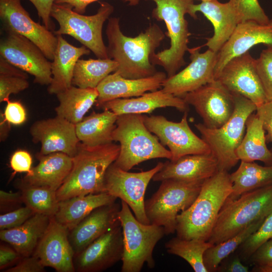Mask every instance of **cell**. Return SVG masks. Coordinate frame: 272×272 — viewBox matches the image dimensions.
Segmentation results:
<instances>
[{"mask_svg": "<svg viewBox=\"0 0 272 272\" xmlns=\"http://www.w3.org/2000/svg\"><path fill=\"white\" fill-rule=\"evenodd\" d=\"M32 158L28 151L24 150L15 151L11 156L10 160V167L13 170L11 178L17 173H30L32 168Z\"/></svg>", "mask_w": 272, "mask_h": 272, "instance_id": "44", "label": "cell"}, {"mask_svg": "<svg viewBox=\"0 0 272 272\" xmlns=\"http://www.w3.org/2000/svg\"><path fill=\"white\" fill-rule=\"evenodd\" d=\"M121 205L116 201L98 207L69 230V239L75 255L107 231L120 224L118 214Z\"/></svg>", "mask_w": 272, "mask_h": 272, "instance_id": "23", "label": "cell"}, {"mask_svg": "<svg viewBox=\"0 0 272 272\" xmlns=\"http://www.w3.org/2000/svg\"><path fill=\"white\" fill-rule=\"evenodd\" d=\"M0 117V140L1 142H3L7 139L9 135L11 124L5 119L3 113L2 112H1Z\"/></svg>", "mask_w": 272, "mask_h": 272, "instance_id": "55", "label": "cell"}, {"mask_svg": "<svg viewBox=\"0 0 272 272\" xmlns=\"http://www.w3.org/2000/svg\"><path fill=\"white\" fill-rule=\"evenodd\" d=\"M197 12L201 13L213 24L214 34L207 39L205 45L218 53L241 22L237 11L229 1L222 3L212 0L191 5L188 14L196 19Z\"/></svg>", "mask_w": 272, "mask_h": 272, "instance_id": "22", "label": "cell"}, {"mask_svg": "<svg viewBox=\"0 0 272 272\" xmlns=\"http://www.w3.org/2000/svg\"><path fill=\"white\" fill-rule=\"evenodd\" d=\"M216 80L231 93L245 97L257 107L268 101L257 73L256 59L249 51L229 60Z\"/></svg>", "mask_w": 272, "mask_h": 272, "instance_id": "15", "label": "cell"}, {"mask_svg": "<svg viewBox=\"0 0 272 272\" xmlns=\"http://www.w3.org/2000/svg\"><path fill=\"white\" fill-rule=\"evenodd\" d=\"M0 18L6 31H13L28 38L48 60H53L57 43L56 35L44 25L34 21L21 0H0Z\"/></svg>", "mask_w": 272, "mask_h": 272, "instance_id": "16", "label": "cell"}, {"mask_svg": "<svg viewBox=\"0 0 272 272\" xmlns=\"http://www.w3.org/2000/svg\"><path fill=\"white\" fill-rule=\"evenodd\" d=\"M7 102L4 113L5 119L10 124L20 125L27 120V113L25 107L19 101H11L10 100Z\"/></svg>", "mask_w": 272, "mask_h": 272, "instance_id": "45", "label": "cell"}, {"mask_svg": "<svg viewBox=\"0 0 272 272\" xmlns=\"http://www.w3.org/2000/svg\"><path fill=\"white\" fill-rule=\"evenodd\" d=\"M163 166L164 163L159 162L149 170L129 172L112 163L105 174V192L125 202L139 222L150 224L145 212V192L151 180Z\"/></svg>", "mask_w": 272, "mask_h": 272, "instance_id": "11", "label": "cell"}, {"mask_svg": "<svg viewBox=\"0 0 272 272\" xmlns=\"http://www.w3.org/2000/svg\"><path fill=\"white\" fill-rule=\"evenodd\" d=\"M99 4L95 14L86 16L75 12L67 5L54 3L51 17L59 26L54 32L55 35H70L88 48L98 58L104 59L109 57L103 40L102 28L104 22L113 12L114 7L107 2Z\"/></svg>", "mask_w": 272, "mask_h": 272, "instance_id": "9", "label": "cell"}, {"mask_svg": "<svg viewBox=\"0 0 272 272\" xmlns=\"http://www.w3.org/2000/svg\"><path fill=\"white\" fill-rule=\"evenodd\" d=\"M38 164L19 182L32 186H44L55 191L68 176L73 166V157L61 152L48 155L37 154Z\"/></svg>", "mask_w": 272, "mask_h": 272, "instance_id": "27", "label": "cell"}, {"mask_svg": "<svg viewBox=\"0 0 272 272\" xmlns=\"http://www.w3.org/2000/svg\"><path fill=\"white\" fill-rule=\"evenodd\" d=\"M197 1H201V2H203L210 1H212V0H197Z\"/></svg>", "mask_w": 272, "mask_h": 272, "instance_id": "57", "label": "cell"}, {"mask_svg": "<svg viewBox=\"0 0 272 272\" xmlns=\"http://www.w3.org/2000/svg\"><path fill=\"white\" fill-rule=\"evenodd\" d=\"M233 95L235 103L233 113L221 127L210 128L203 123L194 124L216 158L219 171L228 172L239 161L236 151L244 135L246 121L257 108L249 99L239 94Z\"/></svg>", "mask_w": 272, "mask_h": 272, "instance_id": "7", "label": "cell"}, {"mask_svg": "<svg viewBox=\"0 0 272 272\" xmlns=\"http://www.w3.org/2000/svg\"><path fill=\"white\" fill-rule=\"evenodd\" d=\"M201 46L188 48L190 63L174 75L167 78L161 89L182 98L185 94L215 80L217 53L209 49L201 53Z\"/></svg>", "mask_w": 272, "mask_h": 272, "instance_id": "17", "label": "cell"}, {"mask_svg": "<svg viewBox=\"0 0 272 272\" xmlns=\"http://www.w3.org/2000/svg\"><path fill=\"white\" fill-rule=\"evenodd\" d=\"M118 115L108 109L93 112L75 125L77 137L81 143L95 147L113 143L112 133Z\"/></svg>", "mask_w": 272, "mask_h": 272, "instance_id": "31", "label": "cell"}, {"mask_svg": "<svg viewBox=\"0 0 272 272\" xmlns=\"http://www.w3.org/2000/svg\"><path fill=\"white\" fill-rule=\"evenodd\" d=\"M51 218L35 213L18 227L0 230V239L12 246L23 257L31 255L46 231Z\"/></svg>", "mask_w": 272, "mask_h": 272, "instance_id": "29", "label": "cell"}, {"mask_svg": "<svg viewBox=\"0 0 272 272\" xmlns=\"http://www.w3.org/2000/svg\"><path fill=\"white\" fill-rule=\"evenodd\" d=\"M123 253V234L120 223L74 256L75 271H104L121 260Z\"/></svg>", "mask_w": 272, "mask_h": 272, "instance_id": "18", "label": "cell"}, {"mask_svg": "<svg viewBox=\"0 0 272 272\" xmlns=\"http://www.w3.org/2000/svg\"><path fill=\"white\" fill-rule=\"evenodd\" d=\"M213 244L209 241L174 237L165 245L168 253L185 260L195 272H208L203 263L205 251Z\"/></svg>", "mask_w": 272, "mask_h": 272, "instance_id": "36", "label": "cell"}, {"mask_svg": "<svg viewBox=\"0 0 272 272\" xmlns=\"http://www.w3.org/2000/svg\"><path fill=\"white\" fill-rule=\"evenodd\" d=\"M272 238V213L263 221L258 229L240 245L243 258L250 257L262 244Z\"/></svg>", "mask_w": 272, "mask_h": 272, "instance_id": "39", "label": "cell"}, {"mask_svg": "<svg viewBox=\"0 0 272 272\" xmlns=\"http://www.w3.org/2000/svg\"><path fill=\"white\" fill-rule=\"evenodd\" d=\"M118 220L123 240L121 271L140 272L145 263L149 268L154 267L153 250L158 241L165 235L163 227L139 222L128 205L123 200H121Z\"/></svg>", "mask_w": 272, "mask_h": 272, "instance_id": "8", "label": "cell"}, {"mask_svg": "<svg viewBox=\"0 0 272 272\" xmlns=\"http://www.w3.org/2000/svg\"><path fill=\"white\" fill-rule=\"evenodd\" d=\"M29 86L27 78L0 75V102H7L11 94H17Z\"/></svg>", "mask_w": 272, "mask_h": 272, "instance_id": "42", "label": "cell"}, {"mask_svg": "<svg viewBox=\"0 0 272 272\" xmlns=\"http://www.w3.org/2000/svg\"><path fill=\"white\" fill-rule=\"evenodd\" d=\"M219 171L218 161L211 153L190 154L175 161H167L155 174L154 181L175 179L185 181H204Z\"/></svg>", "mask_w": 272, "mask_h": 272, "instance_id": "25", "label": "cell"}, {"mask_svg": "<svg viewBox=\"0 0 272 272\" xmlns=\"http://www.w3.org/2000/svg\"><path fill=\"white\" fill-rule=\"evenodd\" d=\"M188 111L184 112L179 122L168 120L162 115H144L148 129L156 135L161 144L168 147L171 161L190 154L211 153L208 144L191 129L187 121Z\"/></svg>", "mask_w": 272, "mask_h": 272, "instance_id": "12", "label": "cell"}, {"mask_svg": "<svg viewBox=\"0 0 272 272\" xmlns=\"http://www.w3.org/2000/svg\"><path fill=\"white\" fill-rule=\"evenodd\" d=\"M230 177L232 192L227 199L233 200L245 192L272 185V165L262 166L254 162L241 161Z\"/></svg>", "mask_w": 272, "mask_h": 272, "instance_id": "34", "label": "cell"}, {"mask_svg": "<svg viewBox=\"0 0 272 272\" xmlns=\"http://www.w3.org/2000/svg\"><path fill=\"white\" fill-rule=\"evenodd\" d=\"M35 7L37 14L44 25L49 30L53 29L51 12L55 0H28Z\"/></svg>", "mask_w": 272, "mask_h": 272, "instance_id": "49", "label": "cell"}, {"mask_svg": "<svg viewBox=\"0 0 272 272\" xmlns=\"http://www.w3.org/2000/svg\"><path fill=\"white\" fill-rule=\"evenodd\" d=\"M1 39L0 56L34 77V83L48 86L52 80L51 62L41 49L25 37L12 31Z\"/></svg>", "mask_w": 272, "mask_h": 272, "instance_id": "13", "label": "cell"}, {"mask_svg": "<svg viewBox=\"0 0 272 272\" xmlns=\"http://www.w3.org/2000/svg\"><path fill=\"white\" fill-rule=\"evenodd\" d=\"M263 222L259 221L253 223L232 238L209 248L203 255V263L208 271L217 270L220 263L240 246Z\"/></svg>", "mask_w": 272, "mask_h": 272, "instance_id": "37", "label": "cell"}, {"mask_svg": "<svg viewBox=\"0 0 272 272\" xmlns=\"http://www.w3.org/2000/svg\"><path fill=\"white\" fill-rule=\"evenodd\" d=\"M0 75L28 78L26 72L12 64L1 56H0Z\"/></svg>", "mask_w": 272, "mask_h": 272, "instance_id": "53", "label": "cell"}, {"mask_svg": "<svg viewBox=\"0 0 272 272\" xmlns=\"http://www.w3.org/2000/svg\"><path fill=\"white\" fill-rule=\"evenodd\" d=\"M204 181H162L157 191L145 201L146 214L150 223L163 227L165 235L174 234L177 215L193 203Z\"/></svg>", "mask_w": 272, "mask_h": 272, "instance_id": "10", "label": "cell"}, {"mask_svg": "<svg viewBox=\"0 0 272 272\" xmlns=\"http://www.w3.org/2000/svg\"><path fill=\"white\" fill-rule=\"evenodd\" d=\"M25 206L31 209L34 213L45 215L52 217L58 209L59 201L56 191L44 186L26 185L18 182Z\"/></svg>", "mask_w": 272, "mask_h": 272, "instance_id": "38", "label": "cell"}, {"mask_svg": "<svg viewBox=\"0 0 272 272\" xmlns=\"http://www.w3.org/2000/svg\"><path fill=\"white\" fill-rule=\"evenodd\" d=\"M45 266L34 254L23 257L14 266L5 270V272H44Z\"/></svg>", "mask_w": 272, "mask_h": 272, "instance_id": "46", "label": "cell"}, {"mask_svg": "<svg viewBox=\"0 0 272 272\" xmlns=\"http://www.w3.org/2000/svg\"><path fill=\"white\" fill-rule=\"evenodd\" d=\"M225 271L227 272H248V267L243 265L238 257L234 258L227 266Z\"/></svg>", "mask_w": 272, "mask_h": 272, "instance_id": "54", "label": "cell"}, {"mask_svg": "<svg viewBox=\"0 0 272 272\" xmlns=\"http://www.w3.org/2000/svg\"><path fill=\"white\" fill-rule=\"evenodd\" d=\"M59 104L55 108L56 115L76 124L96 102V88H81L72 85L56 95Z\"/></svg>", "mask_w": 272, "mask_h": 272, "instance_id": "33", "label": "cell"}, {"mask_svg": "<svg viewBox=\"0 0 272 272\" xmlns=\"http://www.w3.org/2000/svg\"><path fill=\"white\" fill-rule=\"evenodd\" d=\"M23 256L12 246L4 242L0 245V270L7 269L16 265Z\"/></svg>", "mask_w": 272, "mask_h": 272, "instance_id": "47", "label": "cell"}, {"mask_svg": "<svg viewBox=\"0 0 272 272\" xmlns=\"http://www.w3.org/2000/svg\"><path fill=\"white\" fill-rule=\"evenodd\" d=\"M237 11L241 21L252 20L267 23L270 19L260 5L258 0H229Z\"/></svg>", "mask_w": 272, "mask_h": 272, "instance_id": "40", "label": "cell"}, {"mask_svg": "<svg viewBox=\"0 0 272 272\" xmlns=\"http://www.w3.org/2000/svg\"><path fill=\"white\" fill-rule=\"evenodd\" d=\"M57 45L51 62L52 80L48 86L50 94L63 92L73 85L74 71L77 62L91 51L84 46L77 47L69 43L60 35H56Z\"/></svg>", "mask_w": 272, "mask_h": 272, "instance_id": "28", "label": "cell"}, {"mask_svg": "<svg viewBox=\"0 0 272 272\" xmlns=\"http://www.w3.org/2000/svg\"><path fill=\"white\" fill-rule=\"evenodd\" d=\"M105 32L108 57L118 64L115 72L126 79H138L152 76L158 72L151 57L165 37L159 25L150 24L144 32L131 37L122 32L119 18L111 17Z\"/></svg>", "mask_w": 272, "mask_h": 272, "instance_id": "1", "label": "cell"}, {"mask_svg": "<svg viewBox=\"0 0 272 272\" xmlns=\"http://www.w3.org/2000/svg\"><path fill=\"white\" fill-rule=\"evenodd\" d=\"M154 2L156 7L152 12V17L163 21L167 28V36L170 46L151 57L154 65H160L166 72L167 78L176 74L185 64L184 55L188 49V22L185 18L188 14L193 0H146Z\"/></svg>", "mask_w": 272, "mask_h": 272, "instance_id": "6", "label": "cell"}, {"mask_svg": "<svg viewBox=\"0 0 272 272\" xmlns=\"http://www.w3.org/2000/svg\"><path fill=\"white\" fill-rule=\"evenodd\" d=\"M117 198L107 192L77 196L59 201L55 220L71 230L94 209L115 202Z\"/></svg>", "mask_w": 272, "mask_h": 272, "instance_id": "30", "label": "cell"}, {"mask_svg": "<svg viewBox=\"0 0 272 272\" xmlns=\"http://www.w3.org/2000/svg\"><path fill=\"white\" fill-rule=\"evenodd\" d=\"M266 140L261 120L256 113H252L246 121L244 135L236 151L238 160L260 161L267 166L272 165V152L267 148Z\"/></svg>", "mask_w": 272, "mask_h": 272, "instance_id": "32", "label": "cell"}, {"mask_svg": "<svg viewBox=\"0 0 272 272\" xmlns=\"http://www.w3.org/2000/svg\"><path fill=\"white\" fill-rule=\"evenodd\" d=\"M119 151V145L113 143L90 147L80 142L73 157L71 172L56 191L58 201L104 192L106 171L117 159Z\"/></svg>", "mask_w": 272, "mask_h": 272, "instance_id": "3", "label": "cell"}, {"mask_svg": "<svg viewBox=\"0 0 272 272\" xmlns=\"http://www.w3.org/2000/svg\"><path fill=\"white\" fill-rule=\"evenodd\" d=\"M256 114L267 132L266 139L272 143V101H268L257 107Z\"/></svg>", "mask_w": 272, "mask_h": 272, "instance_id": "50", "label": "cell"}, {"mask_svg": "<svg viewBox=\"0 0 272 272\" xmlns=\"http://www.w3.org/2000/svg\"><path fill=\"white\" fill-rule=\"evenodd\" d=\"M258 44L272 48V19L267 23L252 20L239 23L230 38L217 53L215 80L229 60L249 51Z\"/></svg>", "mask_w": 272, "mask_h": 272, "instance_id": "20", "label": "cell"}, {"mask_svg": "<svg viewBox=\"0 0 272 272\" xmlns=\"http://www.w3.org/2000/svg\"><path fill=\"white\" fill-rule=\"evenodd\" d=\"M112 139L120 146L118 156L113 164L124 170L129 171L151 159H171L170 151L147 127L143 114L118 115Z\"/></svg>", "mask_w": 272, "mask_h": 272, "instance_id": "4", "label": "cell"}, {"mask_svg": "<svg viewBox=\"0 0 272 272\" xmlns=\"http://www.w3.org/2000/svg\"><path fill=\"white\" fill-rule=\"evenodd\" d=\"M255 272H272V264L264 265H255L252 269Z\"/></svg>", "mask_w": 272, "mask_h": 272, "instance_id": "56", "label": "cell"}, {"mask_svg": "<svg viewBox=\"0 0 272 272\" xmlns=\"http://www.w3.org/2000/svg\"><path fill=\"white\" fill-rule=\"evenodd\" d=\"M118 63L110 58L79 59L75 67L73 85L81 88H96L109 74L115 72Z\"/></svg>", "mask_w": 272, "mask_h": 272, "instance_id": "35", "label": "cell"}, {"mask_svg": "<svg viewBox=\"0 0 272 272\" xmlns=\"http://www.w3.org/2000/svg\"><path fill=\"white\" fill-rule=\"evenodd\" d=\"M188 105L182 98L166 93L161 89L135 98L112 100L104 103L99 108L109 110L119 115L151 113L156 109L166 107H174L184 112L187 111Z\"/></svg>", "mask_w": 272, "mask_h": 272, "instance_id": "26", "label": "cell"}, {"mask_svg": "<svg viewBox=\"0 0 272 272\" xmlns=\"http://www.w3.org/2000/svg\"><path fill=\"white\" fill-rule=\"evenodd\" d=\"M256 68L268 101H272V48L263 49L256 59Z\"/></svg>", "mask_w": 272, "mask_h": 272, "instance_id": "41", "label": "cell"}, {"mask_svg": "<svg viewBox=\"0 0 272 272\" xmlns=\"http://www.w3.org/2000/svg\"><path fill=\"white\" fill-rule=\"evenodd\" d=\"M232 192L228 171H219L205 180L193 203L177 215V236L208 241L219 212Z\"/></svg>", "mask_w": 272, "mask_h": 272, "instance_id": "2", "label": "cell"}, {"mask_svg": "<svg viewBox=\"0 0 272 272\" xmlns=\"http://www.w3.org/2000/svg\"><path fill=\"white\" fill-rule=\"evenodd\" d=\"M250 257L255 265L272 264V238L259 246Z\"/></svg>", "mask_w": 272, "mask_h": 272, "instance_id": "51", "label": "cell"}, {"mask_svg": "<svg viewBox=\"0 0 272 272\" xmlns=\"http://www.w3.org/2000/svg\"><path fill=\"white\" fill-rule=\"evenodd\" d=\"M23 202L22 193L20 191L16 192H9L0 190V210L1 213L4 214L21 207Z\"/></svg>", "mask_w": 272, "mask_h": 272, "instance_id": "48", "label": "cell"}, {"mask_svg": "<svg viewBox=\"0 0 272 272\" xmlns=\"http://www.w3.org/2000/svg\"><path fill=\"white\" fill-rule=\"evenodd\" d=\"M272 213V185L226 200L208 241L215 245L238 234L249 225L264 221Z\"/></svg>", "mask_w": 272, "mask_h": 272, "instance_id": "5", "label": "cell"}, {"mask_svg": "<svg viewBox=\"0 0 272 272\" xmlns=\"http://www.w3.org/2000/svg\"><path fill=\"white\" fill-rule=\"evenodd\" d=\"M33 254L45 267L57 272H74L75 253L69 239V230L57 222L54 217Z\"/></svg>", "mask_w": 272, "mask_h": 272, "instance_id": "21", "label": "cell"}, {"mask_svg": "<svg viewBox=\"0 0 272 272\" xmlns=\"http://www.w3.org/2000/svg\"><path fill=\"white\" fill-rule=\"evenodd\" d=\"M29 132L33 142L41 145L40 155L61 152L73 157L80 143L75 124L57 115L35 121Z\"/></svg>", "mask_w": 272, "mask_h": 272, "instance_id": "19", "label": "cell"}, {"mask_svg": "<svg viewBox=\"0 0 272 272\" xmlns=\"http://www.w3.org/2000/svg\"><path fill=\"white\" fill-rule=\"evenodd\" d=\"M99 0H55V4H63L71 7L75 12L83 14L90 4ZM140 0H125L130 6L138 5Z\"/></svg>", "mask_w": 272, "mask_h": 272, "instance_id": "52", "label": "cell"}, {"mask_svg": "<svg viewBox=\"0 0 272 272\" xmlns=\"http://www.w3.org/2000/svg\"><path fill=\"white\" fill-rule=\"evenodd\" d=\"M182 98L194 107L202 123L210 128L221 127L234 110L233 94L217 80L187 93Z\"/></svg>", "mask_w": 272, "mask_h": 272, "instance_id": "14", "label": "cell"}, {"mask_svg": "<svg viewBox=\"0 0 272 272\" xmlns=\"http://www.w3.org/2000/svg\"><path fill=\"white\" fill-rule=\"evenodd\" d=\"M34 214L33 210L26 206L3 214H1L0 230L18 227L24 223Z\"/></svg>", "mask_w": 272, "mask_h": 272, "instance_id": "43", "label": "cell"}, {"mask_svg": "<svg viewBox=\"0 0 272 272\" xmlns=\"http://www.w3.org/2000/svg\"><path fill=\"white\" fill-rule=\"evenodd\" d=\"M167 78V74L163 72H157L152 76L138 79H126L117 72L112 73L96 87L98 93L96 105L99 107L112 100L139 97L148 91L158 90L162 88Z\"/></svg>", "mask_w": 272, "mask_h": 272, "instance_id": "24", "label": "cell"}]
</instances>
